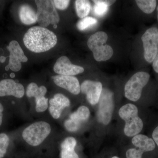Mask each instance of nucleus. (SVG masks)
I'll return each instance as SVG.
<instances>
[{
    "mask_svg": "<svg viewBox=\"0 0 158 158\" xmlns=\"http://www.w3.org/2000/svg\"><path fill=\"white\" fill-rule=\"evenodd\" d=\"M70 103L69 100L62 94H55L53 98L49 101V110L51 116L55 119H58L61 116L63 110L69 106Z\"/></svg>",
    "mask_w": 158,
    "mask_h": 158,
    "instance_id": "15",
    "label": "nucleus"
},
{
    "mask_svg": "<svg viewBox=\"0 0 158 158\" xmlns=\"http://www.w3.org/2000/svg\"><path fill=\"white\" fill-rule=\"evenodd\" d=\"M98 21L94 18L86 17L79 21L77 23V28L80 31H83L96 25Z\"/></svg>",
    "mask_w": 158,
    "mask_h": 158,
    "instance_id": "22",
    "label": "nucleus"
},
{
    "mask_svg": "<svg viewBox=\"0 0 158 158\" xmlns=\"http://www.w3.org/2000/svg\"><path fill=\"white\" fill-rule=\"evenodd\" d=\"M152 62V67L154 70L157 73H158V52Z\"/></svg>",
    "mask_w": 158,
    "mask_h": 158,
    "instance_id": "29",
    "label": "nucleus"
},
{
    "mask_svg": "<svg viewBox=\"0 0 158 158\" xmlns=\"http://www.w3.org/2000/svg\"><path fill=\"white\" fill-rule=\"evenodd\" d=\"M145 60L152 63L158 52V29L155 27L145 31L141 37Z\"/></svg>",
    "mask_w": 158,
    "mask_h": 158,
    "instance_id": "7",
    "label": "nucleus"
},
{
    "mask_svg": "<svg viewBox=\"0 0 158 158\" xmlns=\"http://www.w3.org/2000/svg\"><path fill=\"white\" fill-rule=\"evenodd\" d=\"M37 6V22L40 27H45L50 24L56 25L60 21L59 14L53 1H35Z\"/></svg>",
    "mask_w": 158,
    "mask_h": 158,
    "instance_id": "5",
    "label": "nucleus"
},
{
    "mask_svg": "<svg viewBox=\"0 0 158 158\" xmlns=\"http://www.w3.org/2000/svg\"><path fill=\"white\" fill-rule=\"evenodd\" d=\"M10 77H11V78H14L15 77V73H12L10 74Z\"/></svg>",
    "mask_w": 158,
    "mask_h": 158,
    "instance_id": "34",
    "label": "nucleus"
},
{
    "mask_svg": "<svg viewBox=\"0 0 158 158\" xmlns=\"http://www.w3.org/2000/svg\"><path fill=\"white\" fill-rule=\"evenodd\" d=\"M90 112L89 109L85 106L80 107L75 112L72 113L70 116V118L81 123L86 121L89 118Z\"/></svg>",
    "mask_w": 158,
    "mask_h": 158,
    "instance_id": "20",
    "label": "nucleus"
},
{
    "mask_svg": "<svg viewBox=\"0 0 158 158\" xmlns=\"http://www.w3.org/2000/svg\"><path fill=\"white\" fill-rule=\"evenodd\" d=\"M53 69L54 72L58 75L72 76L81 73L85 71L82 66L73 64L65 56H62L57 59Z\"/></svg>",
    "mask_w": 158,
    "mask_h": 158,
    "instance_id": "11",
    "label": "nucleus"
},
{
    "mask_svg": "<svg viewBox=\"0 0 158 158\" xmlns=\"http://www.w3.org/2000/svg\"><path fill=\"white\" fill-rule=\"evenodd\" d=\"M95 5H98V4H101V5H106L108 6H110L111 5H113L115 3L116 1H112V0H94L93 1Z\"/></svg>",
    "mask_w": 158,
    "mask_h": 158,
    "instance_id": "28",
    "label": "nucleus"
},
{
    "mask_svg": "<svg viewBox=\"0 0 158 158\" xmlns=\"http://www.w3.org/2000/svg\"><path fill=\"white\" fill-rule=\"evenodd\" d=\"M9 69H10V68H9V65H6V67H5V69H6V71L9 70Z\"/></svg>",
    "mask_w": 158,
    "mask_h": 158,
    "instance_id": "35",
    "label": "nucleus"
},
{
    "mask_svg": "<svg viewBox=\"0 0 158 158\" xmlns=\"http://www.w3.org/2000/svg\"><path fill=\"white\" fill-rule=\"evenodd\" d=\"M7 48L10 52L8 64L10 69L14 72L19 71L22 68L21 62H27L28 58L16 40L11 41Z\"/></svg>",
    "mask_w": 158,
    "mask_h": 158,
    "instance_id": "10",
    "label": "nucleus"
},
{
    "mask_svg": "<svg viewBox=\"0 0 158 158\" xmlns=\"http://www.w3.org/2000/svg\"><path fill=\"white\" fill-rule=\"evenodd\" d=\"M112 158H119L118 157H117V156H114V157H112Z\"/></svg>",
    "mask_w": 158,
    "mask_h": 158,
    "instance_id": "36",
    "label": "nucleus"
},
{
    "mask_svg": "<svg viewBox=\"0 0 158 158\" xmlns=\"http://www.w3.org/2000/svg\"><path fill=\"white\" fill-rule=\"evenodd\" d=\"M81 123L69 118L65 121L64 125L69 131H76L81 127Z\"/></svg>",
    "mask_w": 158,
    "mask_h": 158,
    "instance_id": "25",
    "label": "nucleus"
},
{
    "mask_svg": "<svg viewBox=\"0 0 158 158\" xmlns=\"http://www.w3.org/2000/svg\"><path fill=\"white\" fill-rule=\"evenodd\" d=\"M99 102L98 119L100 123L107 125L111 121L114 110L113 93L106 89L102 90Z\"/></svg>",
    "mask_w": 158,
    "mask_h": 158,
    "instance_id": "9",
    "label": "nucleus"
},
{
    "mask_svg": "<svg viewBox=\"0 0 158 158\" xmlns=\"http://www.w3.org/2000/svg\"><path fill=\"white\" fill-rule=\"evenodd\" d=\"M3 53H4V52H3V50L2 48H0V57L2 56V55H3Z\"/></svg>",
    "mask_w": 158,
    "mask_h": 158,
    "instance_id": "33",
    "label": "nucleus"
},
{
    "mask_svg": "<svg viewBox=\"0 0 158 158\" xmlns=\"http://www.w3.org/2000/svg\"><path fill=\"white\" fill-rule=\"evenodd\" d=\"M48 99L46 98L45 97L36 101V111L38 113H42L46 111L48 108Z\"/></svg>",
    "mask_w": 158,
    "mask_h": 158,
    "instance_id": "24",
    "label": "nucleus"
},
{
    "mask_svg": "<svg viewBox=\"0 0 158 158\" xmlns=\"http://www.w3.org/2000/svg\"><path fill=\"white\" fill-rule=\"evenodd\" d=\"M75 6L77 15L80 18L87 17L91 9L90 2L86 0L76 1Z\"/></svg>",
    "mask_w": 158,
    "mask_h": 158,
    "instance_id": "19",
    "label": "nucleus"
},
{
    "mask_svg": "<svg viewBox=\"0 0 158 158\" xmlns=\"http://www.w3.org/2000/svg\"><path fill=\"white\" fill-rule=\"evenodd\" d=\"M3 110H4V108L2 105L0 103V126L2 122Z\"/></svg>",
    "mask_w": 158,
    "mask_h": 158,
    "instance_id": "31",
    "label": "nucleus"
},
{
    "mask_svg": "<svg viewBox=\"0 0 158 158\" xmlns=\"http://www.w3.org/2000/svg\"><path fill=\"white\" fill-rule=\"evenodd\" d=\"M132 142L135 148L128 150L126 152L127 158H142L144 152L152 151L156 147L154 140L143 135L134 136Z\"/></svg>",
    "mask_w": 158,
    "mask_h": 158,
    "instance_id": "8",
    "label": "nucleus"
},
{
    "mask_svg": "<svg viewBox=\"0 0 158 158\" xmlns=\"http://www.w3.org/2000/svg\"><path fill=\"white\" fill-rule=\"evenodd\" d=\"M52 78L56 85L73 94L77 95L81 92V86L78 80L76 77L57 75L53 77Z\"/></svg>",
    "mask_w": 158,
    "mask_h": 158,
    "instance_id": "14",
    "label": "nucleus"
},
{
    "mask_svg": "<svg viewBox=\"0 0 158 158\" xmlns=\"http://www.w3.org/2000/svg\"><path fill=\"white\" fill-rule=\"evenodd\" d=\"M135 2L139 9L146 14L152 13L156 6L155 0H137Z\"/></svg>",
    "mask_w": 158,
    "mask_h": 158,
    "instance_id": "21",
    "label": "nucleus"
},
{
    "mask_svg": "<svg viewBox=\"0 0 158 158\" xmlns=\"http://www.w3.org/2000/svg\"><path fill=\"white\" fill-rule=\"evenodd\" d=\"M24 44L33 52H44L49 50L57 44V37L53 32L40 26L29 29L24 36Z\"/></svg>",
    "mask_w": 158,
    "mask_h": 158,
    "instance_id": "1",
    "label": "nucleus"
},
{
    "mask_svg": "<svg viewBox=\"0 0 158 158\" xmlns=\"http://www.w3.org/2000/svg\"><path fill=\"white\" fill-rule=\"evenodd\" d=\"M23 85L11 79H5L0 81V97L13 96L22 98L24 95Z\"/></svg>",
    "mask_w": 158,
    "mask_h": 158,
    "instance_id": "13",
    "label": "nucleus"
},
{
    "mask_svg": "<svg viewBox=\"0 0 158 158\" xmlns=\"http://www.w3.org/2000/svg\"><path fill=\"white\" fill-rule=\"evenodd\" d=\"M119 116L125 121L124 132L128 137H133L141 132L143 123L138 116V109L132 104L123 106L118 111Z\"/></svg>",
    "mask_w": 158,
    "mask_h": 158,
    "instance_id": "2",
    "label": "nucleus"
},
{
    "mask_svg": "<svg viewBox=\"0 0 158 158\" xmlns=\"http://www.w3.org/2000/svg\"><path fill=\"white\" fill-rule=\"evenodd\" d=\"M47 90L44 86L38 87L35 83H31L27 88V95L28 97H34L35 101L40 98L44 97Z\"/></svg>",
    "mask_w": 158,
    "mask_h": 158,
    "instance_id": "18",
    "label": "nucleus"
},
{
    "mask_svg": "<svg viewBox=\"0 0 158 158\" xmlns=\"http://www.w3.org/2000/svg\"><path fill=\"white\" fill-rule=\"evenodd\" d=\"M6 57L2 56L0 57V62L1 63H4L6 61Z\"/></svg>",
    "mask_w": 158,
    "mask_h": 158,
    "instance_id": "32",
    "label": "nucleus"
},
{
    "mask_svg": "<svg viewBox=\"0 0 158 158\" xmlns=\"http://www.w3.org/2000/svg\"><path fill=\"white\" fill-rule=\"evenodd\" d=\"M108 38L106 33L99 31L91 35L88 40V48L92 51L94 59L98 62L107 61L113 56V48L107 44L104 45Z\"/></svg>",
    "mask_w": 158,
    "mask_h": 158,
    "instance_id": "3",
    "label": "nucleus"
},
{
    "mask_svg": "<svg viewBox=\"0 0 158 158\" xmlns=\"http://www.w3.org/2000/svg\"><path fill=\"white\" fill-rule=\"evenodd\" d=\"M9 144V138L4 133L0 134V158L4 157Z\"/></svg>",
    "mask_w": 158,
    "mask_h": 158,
    "instance_id": "23",
    "label": "nucleus"
},
{
    "mask_svg": "<svg viewBox=\"0 0 158 158\" xmlns=\"http://www.w3.org/2000/svg\"><path fill=\"white\" fill-rule=\"evenodd\" d=\"M108 7L109 6L101 4L95 5L94 7V14L97 16H103L107 12L109 9Z\"/></svg>",
    "mask_w": 158,
    "mask_h": 158,
    "instance_id": "26",
    "label": "nucleus"
},
{
    "mask_svg": "<svg viewBox=\"0 0 158 158\" xmlns=\"http://www.w3.org/2000/svg\"><path fill=\"white\" fill-rule=\"evenodd\" d=\"M19 16L21 21L27 25L33 24L37 22V12L29 5H23L21 6Z\"/></svg>",
    "mask_w": 158,
    "mask_h": 158,
    "instance_id": "17",
    "label": "nucleus"
},
{
    "mask_svg": "<svg viewBox=\"0 0 158 158\" xmlns=\"http://www.w3.org/2000/svg\"><path fill=\"white\" fill-rule=\"evenodd\" d=\"M150 75L144 72H139L134 75L126 84L125 96L132 101L136 102L141 98L142 89L148 83Z\"/></svg>",
    "mask_w": 158,
    "mask_h": 158,
    "instance_id": "6",
    "label": "nucleus"
},
{
    "mask_svg": "<svg viewBox=\"0 0 158 158\" xmlns=\"http://www.w3.org/2000/svg\"><path fill=\"white\" fill-rule=\"evenodd\" d=\"M51 131L50 125L44 121L34 123L26 128L22 136L27 143L33 146L41 144L48 137Z\"/></svg>",
    "mask_w": 158,
    "mask_h": 158,
    "instance_id": "4",
    "label": "nucleus"
},
{
    "mask_svg": "<svg viewBox=\"0 0 158 158\" xmlns=\"http://www.w3.org/2000/svg\"><path fill=\"white\" fill-rule=\"evenodd\" d=\"M77 141L73 137L65 138L61 145V157L62 158H79L74 149Z\"/></svg>",
    "mask_w": 158,
    "mask_h": 158,
    "instance_id": "16",
    "label": "nucleus"
},
{
    "mask_svg": "<svg viewBox=\"0 0 158 158\" xmlns=\"http://www.w3.org/2000/svg\"><path fill=\"white\" fill-rule=\"evenodd\" d=\"M81 91L87 96V100L92 105L99 101L102 91V85L101 82L86 80L81 86Z\"/></svg>",
    "mask_w": 158,
    "mask_h": 158,
    "instance_id": "12",
    "label": "nucleus"
},
{
    "mask_svg": "<svg viewBox=\"0 0 158 158\" xmlns=\"http://www.w3.org/2000/svg\"><path fill=\"white\" fill-rule=\"evenodd\" d=\"M54 6L57 9L61 10H65L68 8L70 1L67 0H55L53 1Z\"/></svg>",
    "mask_w": 158,
    "mask_h": 158,
    "instance_id": "27",
    "label": "nucleus"
},
{
    "mask_svg": "<svg viewBox=\"0 0 158 158\" xmlns=\"http://www.w3.org/2000/svg\"><path fill=\"white\" fill-rule=\"evenodd\" d=\"M157 12H158V13H157V18H158V7H157Z\"/></svg>",
    "mask_w": 158,
    "mask_h": 158,
    "instance_id": "37",
    "label": "nucleus"
},
{
    "mask_svg": "<svg viewBox=\"0 0 158 158\" xmlns=\"http://www.w3.org/2000/svg\"><path fill=\"white\" fill-rule=\"evenodd\" d=\"M153 140L158 146V126L154 130L152 133Z\"/></svg>",
    "mask_w": 158,
    "mask_h": 158,
    "instance_id": "30",
    "label": "nucleus"
}]
</instances>
